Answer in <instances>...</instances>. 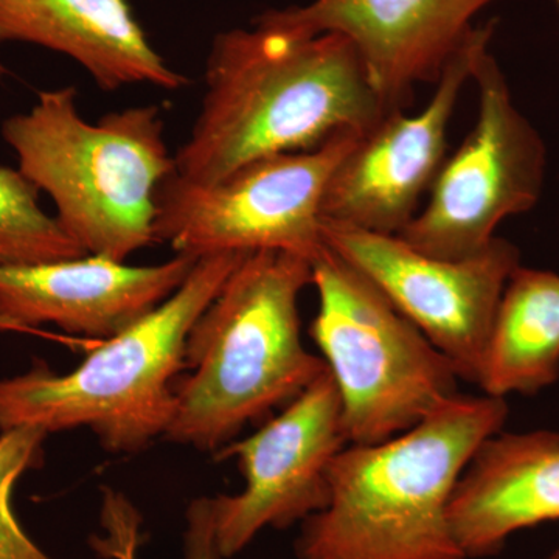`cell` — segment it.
<instances>
[{
    "instance_id": "obj_21",
    "label": "cell",
    "mask_w": 559,
    "mask_h": 559,
    "mask_svg": "<svg viewBox=\"0 0 559 559\" xmlns=\"http://www.w3.org/2000/svg\"><path fill=\"white\" fill-rule=\"evenodd\" d=\"M547 559H559V547L557 550L554 551V554L550 555Z\"/></svg>"
},
{
    "instance_id": "obj_13",
    "label": "cell",
    "mask_w": 559,
    "mask_h": 559,
    "mask_svg": "<svg viewBox=\"0 0 559 559\" xmlns=\"http://www.w3.org/2000/svg\"><path fill=\"white\" fill-rule=\"evenodd\" d=\"M193 257L130 266L103 255L0 266V331L66 333L106 341L164 304L186 282Z\"/></svg>"
},
{
    "instance_id": "obj_7",
    "label": "cell",
    "mask_w": 559,
    "mask_h": 559,
    "mask_svg": "<svg viewBox=\"0 0 559 559\" xmlns=\"http://www.w3.org/2000/svg\"><path fill=\"white\" fill-rule=\"evenodd\" d=\"M360 132H342L319 148L242 165L212 183L173 173L157 197L154 234L178 255L285 250L310 260L325 248L322 201L334 168Z\"/></svg>"
},
{
    "instance_id": "obj_10",
    "label": "cell",
    "mask_w": 559,
    "mask_h": 559,
    "mask_svg": "<svg viewBox=\"0 0 559 559\" xmlns=\"http://www.w3.org/2000/svg\"><path fill=\"white\" fill-rule=\"evenodd\" d=\"M347 444L340 392L326 369L257 432L218 451L219 459L238 460L245 479L237 495L212 498L221 557L241 554L264 530L293 527L322 510L331 462Z\"/></svg>"
},
{
    "instance_id": "obj_19",
    "label": "cell",
    "mask_w": 559,
    "mask_h": 559,
    "mask_svg": "<svg viewBox=\"0 0 559 559\" xmlns=\"http://www.w3.org/2000/svg\"><path fill=\"white\" fill-rule=\"evenodd\" d=\"M186 521L183 559H223L216 547L212 498L194 499Z\"/></svg>"
},
{
    "instance_id": "obj_15",
    "label": "cell",
    "mask_w": 559,
    "mask_h": 559,
    "mask_svg": "<svg viewBox=\"0 0 559 559\" xmlns=\"http://www.w3.org/2000/svg\"><path fill=\"white\" fill-rule=\"evenodd\" d=\"M35 44L79 62L103 91L189 80L151 46L130 0H0V44Z\"/></svg>"
},
{
    "instance_id": "obj_20",
    "label": "cell",
    "mask_w": 559,
    "mask_h": 559,
    "mask_svg": "<svg viewBox=\"0 0 559 559\" xmlns=\"http://www.w3.org/2000/svg\"><path fill=\"white\" fill-rule=\"evenodd\" d=\"M5 75H9V70H7L5 68H3L2 64H0V80H2Z\"/></svg>"
},
{
    "instance_id": "obj_18",
    "label": "cell",
    "mask_w": 559,
    "mask_h": 559,
    "mask_svg": "<svg viewBox=\"0 0 559 559\" xmlns=\"http://www.w3.org/2000/svg\"><path fill=\"white\" fill-rule=\"evenodd\" d=\"M47 437L46 430L35 426L0 433V559H53L33 543L11 507V492L20 477L43 465Z\"/></svg>"
},
{
    "instance_id": "obj_5",
    "label": "cell",
    "mask_w": 559,
    "mask_h": 559,
    "mask_svg": "<svg viewBox=\"0 0 559 559\" xmlns=\"http://www.w3.org/2000/svg\"><path fill=\"white\" fill-rule=\"evenodd\" d=\"M246 253L202 257L164 304L100 341L76 369L44 360L0 378V433L35 426L47 433L87 428L106 451L132 454L164 437L175 412L173 385L186 370L191 326L218 296Z\"/></svg>"
},
{
    "instance_id": "obj_4",
    "label": "cell",
    "mask_w": 559,
    "mask_h": 559,
    "mask_svg": "<svg viewBox=\"0 0 559 559\" xmlns=\"http://www.w3.org/2000/svg\"><path fill=\"white\" fill-rule=\"evenodd\" d=\"M2 138L84 252L127 261L156 242L157 197L175 173L159 106L112 110L92 123L75 87H58L3 121Z\"/></svg>"
},
{
    "instance_id": "obj_17",
    "label": "cell",
    "mask_w": 559,
    "mask_h": 559,
    "mask_svg": "<svg viewBox=\"0 0 559 559\" xmlns=\"http://www.w3.org/2000/svg\"><path fill=\"white\" fill-rule=\"evenodd\" d=\"M39 197L20 170L0 164V266L87 255L40 207Z\"/></svg>"
},
{
    "instance_id": "obj_1",
    "label": "cell",
    "mask_w": 559,
    "mask_h": 559,
    "mask_svg": "<svg viewBox=\"0 0 559 559\" xmlns=\"http://www.w3.org/2000/svg\"><path fill=\"white\" fill-rule=\"evenodd\" d=\"M352 40L340 33L290 38L255 27L213 40L205 92L175 175L212 183L263 157L319 148L367 132L388 116Z\"/></svg>"
},
{
    "instance_id": "obj_8",
    "label": "cell",
    "mask_w": 559,
    "mask_h": 559,
    "mask_svg": "<svg viewBox=\"0 0 559 559\" xmlns=\"http://www.w3.org/2000/svg\"><path fill=\"white\" fill-rule=\"evenodd\" d=\"M471 80L479 87L476 124L444 159L425 210L400 231L412 248L437 259H466L487 248L503 219L538 204L546 178V145L514 105L488 50Z\"/></svg>"
},
{
    "instance_id": "obj_16",
    "label": "cell",
    "mask_w": 559,
    "mask_h": 559,
    "mask_svg": "<svg viewBox=\"0 0 559 559\" xmlns=\"http://www.w3.org/2000/svg\"><path fill=\"white\" fill-rule=\"evenodd\" d=\"M559 380V275L520 266L489 331L477 385L487 395H536Z\"/></svg>"
},
{
    "instance_id": "obj_6",
    "label": "cell",
    "mask_w": 559,
    "mask_h": 559,
    "mask_svg": "<svg viewBox=\"0 0 559 559\" xmlns=\"http://www.w3.org/2000/svg\"><path fill=\"white\" fill-rule=\"evenodd\" d=\"M311 337L342 404L348 444L406 432L459 393V374L362 272L325 246L312 261Z\"/></svg>"
},
{
    "instance_id": "obj_2",
    "label": "cell",
    "mask_w": 559,
    "mask_h": 559,
    "mask_svg": "<svg viewBox=\"0 0 559 559\" xmlns=\"http://www.w3.org/2000/svg\"><path fill=\"white\" fill-rule=\"evenodd\" d=\"M509 412L498 396L457 393L406 432L347 444L331 462L326 506L300 524L297 559H465L452 495Z\"/></svg>"
},
{
    "instance_id": "obj_14",
    "label": "cell",
    "mask_w": 559,
    "mask_h": 559,
    "mask_svg": "<svg viewBox=\"0 0 559 559\" xmlns=\"http://www.w3.org/2000/svg\"><path fill=\"white\" fill-rule=\"evenodd\" d=\"M559 521V432L499 430L477 448L450 506L465 559L498 555L521 530Z\"/></svg>"
},
{
    "instance_id": "obj_9",
    "label": "cell",
    "mask_w": 559,
    "mask_h": 559,
    "mask_svg": "<svg viewBox=\"0 0 559 559\" xmlns=\"http://www.w3.org/2000/svg\"><path fill=\"white\" fill-rule=\"evenodd\" d=\"M325 246L362 272L390 304L477 385L489 331L507 283L521 266L513 242L496 237L476 255L437 259L400 235L322 219Z\"/></svg>"
},
{
    "instance_id": "obj_3",
    "label": "cell",
    "mask_w": 559,
    "mask_h": 559,
    "mask_svg": "<svg viewBox=\"0 0 559 559\" xmlns=\"http://www.w3.org/2000/svg\"><path fill=\"white\" fill-rule=\"evenodd\" d=\"M311 282L304 257L246 253L191 326L165 440L218 452L318 380L326 364L305 347L299 311Z\"/></svg>"
},
{
    "instance_id": "obj_12",
    "label": "cell",
    "mask_w": 559,
    "mask_h": 559,
    "mask_svg": "<svg viewBox=\"0 0 559 559\" xmlns=\"http://www.w3.org/2000/svg\"><path fill=\"white\" fill-rule=\"evenodd\" d=\"M495 0H312L267 10L252 25L290 38L340 33L352 40L389 112L415 86L437 81L471 38L473 20Z\"/></svg>"
},
{
    "instance_id": "obj_11",
    "label": "cell",
    "mask_w": 559,
    "mask_h": 559,
    "mask_svg": "<svg viewBox=\"0 0 559 559\" xmlns=\"http://www.w3.org/2000/svg\"><path fill=\"white\" fill-rule=\"evenodd\" d=\"M492 31V22L474 31L441 72L436 94L421 112L393 110L359 135L331 175L322 219L400 235L415 218L423 193L447 159V132L460 92L488 50Z\"/></svg>"
},
{
    "instance_id": "obj_22",
    "label": "cell",
    "mask_w": 559,
    "mask_h": 559,
    "mask_svg": "<svg viewBox=\"0 0 559 559\" xmlns=\"http://www.w3.org/2000/svg\"><path fill=\"white\" fill-rule=\"evenodd\" d=\"M555 2H557V5H558V10H559V0H555Z\"/></svg>"
}]
</instances>
